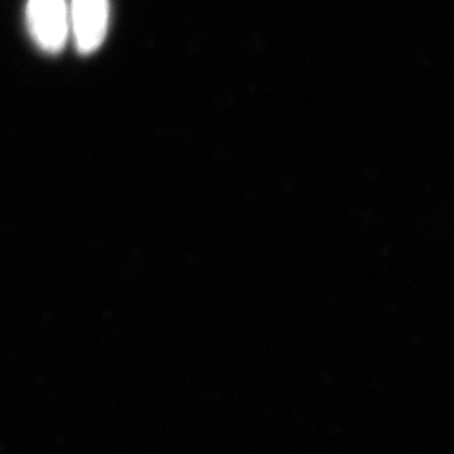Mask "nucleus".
Listing matches in <instances>:
<instances>
[{"label":"nucleus","mask_w":454,"mask_h":454,"mask_svg":"<svg viewBox=\"0 0 454 454\" xmlns=\"http://www.w3.org/2000/svg\"><path fill=\"white\" fill-rule=\"evenodd\" d=\"M110 22V0H71L69 27L76 48L91 54L103 44Z\"/></svg>","instance_id":"f03ea898"},{"label":"nucleus","mask_w":454,"mask_h":454,"mask_svg":"<svg viewBox=\"0 0 454 454\" xmlns=\"http://www.w3.org/2000/svg\"><path fill=\"white\" fill-rule=\"evenodd\" d=\"M26 20L34 43L49 54L65 48L69 27V5L66 0H27Z\"/></svg>","instance_id":"f257e3e1"}]
</instances>
